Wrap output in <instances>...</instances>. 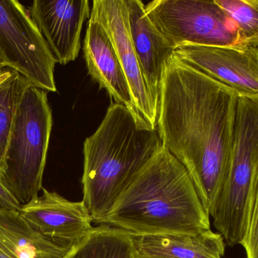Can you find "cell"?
<instances>
[{
    "mask_svg": "<svg viewBox=\"0 0 258 258\" xmlns=\"http://www.w3.org/2000/svg\"><path fill=\"white\" fill-rule=\"evenodd\" d=\"M83 54L92 80L101 89H105L116 103L135 113L128 81L110 35L93 11L88 21Z\"/></svg>",
    "mask_w": 258,
    "mask_h": 258,
    "instance_id": "7c38bea8",
    "label": "cell"
},
{
    "mask_svg": "<svg viewBox=\"0 0 258 258\" xmlns=\"http://www.w3.org/2000/svg\"><path fill=\"white\" fill-rule=\"evenodd\" d=\"M29 14L57 63L75 61L81 48L83 24L90 18L88 0H35Z\"/></svg>",
    "mask_w": 258,
    "mask_h": 258,
    "instance_id": "30bf717a",
    "label": "cell"
},
{
    "mask_svg": "<svg viewBox=\"0 0 258 258\" xmlns=\"http://www.w3.org/2000/svg\"><path fill=\"white\" fill-rule=\"evenodd\" d=\"M0 54L3 68L16 71L31 86L57 91V62L28 9L16 0H0Z\"/></svg>",
    "mask_w": 258,
    "mask_h": 258,
    "instance_id": "52a82bcc",
    "label": "cell"
},
{
    "mask_svg": "<svg viewBox=\"0 0 258 258\" xmlns=\"http://www.w3.org/2000/svg\"><path fill=\"white\" fill-rule=\"evenodd\" d=\"M0 258H12V256L1 245H0Z\"/></svg>",
    "mask_w": 258,
    "mask_h": 258,
    "instance_id": "7402d4cb",
    "label": "cell"
},
{
    "mask_svg": "<svg viewBox=\"0 0 258 258\" xmlns=\"http://www.w3.org/2000/svg\"><path fill=\"white\" fill-rule=\"evenodd\" d=\"M257 165L258 98L239 96L230 168L210 214L229 246L242 244L248 192Z\"/></svg>",
    "mask_w": 258,
    "mask_h": 258,
    "instance_id": "5b68a950",
    "label": "cell"
},
{
    "mask_svg": "<svg viewBox=\"0 0 258 258\" xmlns=\"http://www.w3.org/2000/svg\"><path fill=\"white\" fill-rule=\"evenodd\" d=\"M28 84L24 77L15 71L9 80L0 85V180L18 103Z\"/></svg>",
    "mask_w": 258,
    "mask_h": 258,
    "instance_id": "e0dca14e",
    "label": "cell"
},
{
    "mask_svg": "<svg viewBox=\"0 0 258 258\" xmlns=\"http://www.w3.org/2000/svg\"><path fill=\"white\" fill-rule=\"evenodd\" d=\"M101 224L132 236L198 234L211 230L186 168L164 147L135 177Z\"/></svg>",
    "mask_w": 258,
    "mask_h": 258,
    "instance_id": "7a4b0ae2",
    "label": "cell"
},
{
    "mask_svg": "<svg viewBox=\"0 0 258 258\" xmlns=\"http://www.w3.org/2000/svg\"><path fill=\"white\" fill-rule=\"evenodd\" d=\"M132 43L149 92L159 110L165 65L175 48L156 29L140 0H126Z\"/></svg>",
    "mask_w": 258,
    "mask_h": 258,
    "instance_id": "4fadbf2b",
    "label": "cell"
},
{
    "mask_svg": "<svg viewBox=\"0 0 258 258\" xmlns=\"http://www.w3.org/2000/svg\"><path fill=\"white\" fill-rule=\"evenodd\" d=\"M157 128L123 105L112 103L83 145V201L101 225L135 177L162 148Z\"/></svg>",
    "mask_w": 258,
    "mask_h": 258,
    "instance_id": "3957f363",
    "label": "cell"
},
{
    "mask_svg": "<svg viewBox=\"0 0 258 258\" xmlns=\"http://www.w3.org/2000/svg\"><path fill=\"white\" fill-rule=\"evenodd\" d=\"M153 25L174 47L242 45L234 21L214 1L154 0L145 6Z\"/></svg>",
    "mask_w": 258,
    "mask_h": 258,
    "instance_id": "8992f818",
    "label": "cell"
},
{
    "mask_svg": "<svg viewBox=\"0 0 258 258\" xmlns=\"http://www.w3.org/2000/svg\"><path fill=\"white\" fill-rule=\"evenodd\" d=\"M234 21L242 45L258 48V0H215Z\"/></svg>",
    "mask_w": 258,
    "mask_h": 258,
    "instance_id": "ac0fdd59",
    "label": "cell"
},
{
    "mask_svg": "<svg viewBox=\"0 0 258 258\" xmlns=\"http://www.w3.org/2000/svg\"><path fill=\"white\" fill-rule=\"evenodd\" d=\"M14 72H15V71L9 69V68L5 70L4 72L0 74V85L3 84L6 80H9L13 75Z\"/></svg>",
    "mask_w": 258,
    "mask_h": 258,
    "instance_id": "44dd1931",
    "label": "cell"
},
{
    "mask_svg": "<svg viewBox=\"0 0 258 258\" xmlns=\"http://www.w3.org/2000/svg\"><path fill=\"white\" fill-rule=\"evenodd\" d=\"M21 204L9 192L0 180V209L19 211Z\"/></svg>",
    "mask_w": 258,
    "mask_h": 258,
    "instance_id": "ffe728a7",
    "label": "cell"
},
{
    "mask_svg": "<svg viewBox=\"0 0 258 258\" xmlns=\"http://www.w3.org/2000/svg\"><path fill=\"white\" fill-rule=\"evenodd\" d=\"M63 258H135L132 237L125 230L101 224Z\"/></svg>",
    "mask_w": 258,
    "mask_h": 258,
    "instance_id": "2e32d148",
    "label": "cell"
},
{
    "mask_svg": "<svg viewBox=\"0 0 258 258\" xmlns=\"http://www.w3.org/2000/svg\"><path fill=\"white\" fill-rule=\"evenodd\" d=\"M239 95L173 54L164 70L157 128L210 215L227 178Z\"/></svg>",
    "mask_w": 258,
    "mask_h": 258,
    "instance_id": "6da1fadb",
    "label": "cell"
},
{
    "mask_svg": "<svg viewBox=\"0 0 258 258\" xmlns=\"http://www.w3.org/2000/svg\"><path fill=\"white\" fill-rule=\"evenodd\" d=\"M19 212L44 236L72 246L93 229V220L83 201H69L43 188L42 195L21 205Z\"/></svg>",
    "mask_w": 258,
    "mask_h": 258,
    "instance_id": "8fae6325",
    "label": "cell"
},
{
    "mask_svg": "<svg viewBox=\"0 0 258 258\" xmlns=\"http://www.w3.org/2000/svg\"><path fill=\"white\" fill-rule=\"evenodd\" d=\"M92 11L110 35L128 81L135 113L149 127L156 129L158 109L149 92L132 43L126 0H95Z\"/></svg>",
    "mask_w": 258,
    "mask_h": 258,
    "instance_id": "9c48e42d",
    "label": "cell"
},
{
    "mask_svg": "<svg viewBox=\"0 0 258 258\" xmlns=\"http://www.w3.org/2000/svg\"><path fill=\"white\" fill-rule=\"evenodd\" d=\"M0 245L12 258H63L74 247L46 237L9 209H0Z\"/></svg>",
    "mask_w": 258,
    "mask_h": 258,
    "instance_id": "9a60e30c",
    "label": "cell"
},
{
    "mask_svg": "<svg viewBox=\"0 0 258 258\" xmlns=\"http://www.w3.org/2000/svg\"><path fill=\"white\" fill-rule=\"evenodd\" d=\"M174 54L231 88L239 96L258 98L257 48L183 45L177 47Z\"/></svg>",
    "mask_w": 258,
    "mask_h": 258,
    "instance_id": "ba28073f",
    "label": "cell"
},
{
    "mask_svg": "<svg viewBox=\"0 0 258 258\" xmlns=\"http://www.w3.org/2000/svg\"><path fill=\"white\" fill-rule=\"evenodd\" d=\"M241 245L245 249L246 258H258V165L248 192L245 232Z\"/></svg>",
    "mask_w": 258,
    "mask_h": 258,
    "instance_id": "d6986e66",
    "label": "cell"
},
{
    "mask_svg": "<svg viewBox=\"0 0 258 258\" xmlns=\"http://www.w3.org/2000/svg\"><path fill=\"white\" fill-rule=\"evenodd\" d=\"M132 237L135 258H223L225 254L224 237L212 230L198 234Z\"/></svg>",
    "mask_w": 258,
    "mask_h": 258,
    "instance_id": "5bb4252c",
    "label": "cell"
},
{
    "mask_svg": "<svg viewBox=\"0 0 258 258\" xmlns=\"http://www.w3.org/2000/svg\"><path fill=\"white\" fill-rule=\"evenodd\" d=\"M5 68H3V62H2V58H1V54H0V74H2V73L4 72Z\"/></svg>",
    "mask_w": 258,
    "mask_h": 258,
    "instance_id": "603a6c76",
    "label": "cell"
},
{
    "mask_svg": "<svg viewBox=\"0 0 258 258\" xmlns=\"http://www.w3.org/2000/svg\"><path fill=\"white\" fill-rule=\"evenodd\" d=\"M52 124L48 92L27 85L18 103L1 177L21 205L42 189Z\"/></svg>",
    "mask_w": 258,
    "mask_h": 258,
    "instance_id": "277c9868",
    "label": "cell"
}]
</instances>
